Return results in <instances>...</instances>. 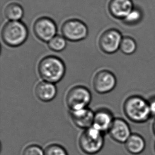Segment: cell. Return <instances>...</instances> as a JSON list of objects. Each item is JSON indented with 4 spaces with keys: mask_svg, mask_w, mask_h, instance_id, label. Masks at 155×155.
<instances>
[{
    "mask_svg": "<svg viewBox=\"0 0 155 155\" xmlns=\"http://www.w3.org/2000/svg\"><path fill=\"white\" fill-rule=\"evenodd\" d=\"M114 119L111 111L101 108L94 112L93 127L103 134L108 132Z\"/></svg>",
    "mask_w": 155,
    "mask_h": 155,
    "instance_id": "4fadbf2b",
    "label": "cell"
},
{
    "mask_svg": "<svg viewBox=\"0 0 155 155\" xmlns=\"http://www.w3.org/2000/svg\"><path fill=\"white\" fill-rule=\"evenodd\" d=\"M143 12L138 7L134 6L132 11L122 20L124 23L129 25H136L140 22L143 20Z\"/></svg>",
    "mask_w": 155,
    "mask_h": 155,
    "instance_id": "ac0fdd59",
    "label": "cell"
},
{
    "mask_svg": "<svg viewBox=\"0 0 155 155\" xmlns=\"http://www.w3.org/2000/svg\"><path fill=\"white\" fill-rule=\"evenodd\" d=\"M154 149H155V145H154Z\"/></svg>",
    "mask_w": 155,
    "mask_h": 155,
    "instance_id": "cb8c5ba5",
    "label": "cell"
},
{
    "mask_svg": "<svg viewBox=\"0 0 155 155\" xmlns=\"http://www.w3.org/2000/svg\"><path fill=\"white\" fill-rule=\"evenodd\" d=\"M109 135L115 142L124 143L132 134L129 124L121 118H115L109 129Z\"/></svg>",
    "mask_w": 155,
    "mask_h": 155,
    "instance_id": "30bf717a",
    "label": "cell"
},
{
    "mask_svg": "<svg viewBox=\"0 0 155 155\" xmlns=\"http://www.w3.org/2000/svg\"><path fill=\"white\" fill-rule=\"evenodd\" d=\"M124 144L126 151L130 155H139L145 151L146 142L141 135L132 133Z\"/></svg>",
    "mask_w": 155,
    "mask_h": 155,
    "instance_id": "9a60e30c",
    "label": "cell"
},
{
    "mask_svg": "<svg viewBox=\"0 0 155 155\" xmlns=\"http://www.w3.org/2000/svg\"><path fill=\"white\" fill-rule=\"evenodd\" d=\"M92 100L90 91L85 86L78 85L71 88L66 97V103L70 111L87 107Z\"/></svg>",
    "mask_w": 155,
    "mask_h": 155,
    "instance_id": "5b68a950",
    "label": "cell"
},
{
    "mask_svg": "<svg viewBox=\"0 0 155 155\" xmlns=\"http://www.w3.org/2000/svg\"><path fill=\"white\" fill-rule=\"evenodd\" d=\"M123 37L121 33L118 30H107L101 34L99 38V47L105 54H113L120 49Z\"/></svg>",
    "mask_w": 155,
    "mask_h": 155,
    "instance_id": "ba28073f",
    "label": "cell"
},
{
    "mask_svg": "<svg viewBox=\"0 0 155 155\" xmlns=\"http://www.w3.org/2000/svg\"><path fill=\"white\" fill-rule=\"evenodd\" d=\"M66 39L61 35L54 36L48 42V46L49 49L55 52L62 51L66 48Z\"/></svg>",
    "mask_w": 155,
    "mask_h": 155,
    "instance_id": "d6986e66",
    "label": "cell"
},
{
    "mask_svg": "<svg viewBox=\"0 0 155 155\" xmlns=\"http://www.w3.org/2000/svg\"><path fill=\"white\" fill-rule=\"evenodd\" d=\"M104 134L93 126L85 129L79 138L80 149L86 155H94L99 153L104 145Z\"/></svg>",
    "mask_w": 155,
    "mask_h": 155,
    "instance_id": "277c9868",
    "label": "cell"
},
{
    "mask_svg": "<svg viewBox=\"0 0 155 155\" xmlns=\"http://www.w3.org/2000/svg\"><path fill=\"white\" fill-rule=\"evenodd\" d=\"M126 117L136 124H143L151 117L148 101L139 95H132L126 99L124 104Z\"/></svg>",
    "mask_w": 155,
    "mask_h": 155,
    "instance_id": "7a4b0ae2",
    "label": "cell"
},
{
    "mask_svg": "<svg viewBox=\"0 0 155 155\" xmlns=\"http://www.w3.org/2000/svg\"><path fill=\"white\" fill-rule=\"evenodd\" d=\"M137 48V45L134 39L128 36L123 37L120 46V50L123 54L127 55L133 54Z\"/></svg>",
    "mask_w": 155,
    "mask_h": 155,
    "instance_id": "e0dca14e",
    "label": "cell"
},
{
    "mask_svg": "<svg viewBox=\"0 0 155 155\" xmlns=\"http://www.w3.org/2000/svg\"><path fill=\"white\" fill-rule=\"evenodd\" d=\"M117 81L116 77L113 73L108 70H101L95 75L93 86L97 93L106 94L114 89Z\"/></svg>",
    "mask_w": 155,
    "mask_h": 155,
    "instance_id": "9c48e42d",
    "label": "cell"
},
{
    "mask_svg": "<svg viewBox=\"0 0 155 155\" xmlns=\"http://www.w3.org/2000/svg\"><path fill=\"white\" fill-rule=\"evenodd\" d=\"M38 71L43 81L57 83L65 76L66 66L61 58L54 56H48L40 61Z\"/></svg>",
    "mask_w": 155,
    "mask_h": 155,
    "instance_id": "6da1fadb",
    "label": "cell"
},
{
    "mask_svg": "<svg viewBox=\"0 0 155 155\" xmlns=\"http://www.w3.org/2000/svg\"><path fill=\"white\" fill-rule=\"evenodd\" d=\"M35 93L39 100L44 102H48L56 97L57 90L54 83L43 81L36 85Z\"/></svg>",
    "mask_w": 155,
    "mask_h": 155,
    "instance_id": "5bb4252c",
    "label": "cell"
},
{
    "mask_svg": "<svg viewBox=\"0 0 155 155\" xmlns=\"http://www.w3.org/2000/svg\"><path fill=\"white\" fill-rule=\"evenodd\" d=\"M148 104L151 117H155V96L149 100Z\"/></svg>",
    "mask_w": 155,
    "mask_h": 155,
    "instance_id": "7402d4cb",
    "label": "cell"
},
{
    "mask_svg": "<svg viewBox=\"0 0 155 155\" xmlns=\"http://www.w3.org/2000/svg\"><path fill=\"white\" fill-rule=\"evenodd\" d=\"M69 114L74 124L78 128L85 130L92 127L94 112L87 107L75 111H69Z\"/></svg>",
    "mask_w": 155,
    "mask_h": 155,
    "instance_id": "7c38bea8",
    "label": "cell"
},
{
    "mask_svg": "<svg viewBox=\"0 0 155 155\" xmlns=\"http://www.w3.org/2000/svg\"><path fill=\"white\" fill-rule=\"evenodd\" d=\"M134 7L132 0H110L108 10L114 18L123 20Z\"/></svg>",
    "mask_w": 155,
    "mask_h": 155,
    "instance_id": "8fae6325",
    "label": "cell"
},
{
    "mask_svg": "<svg viewBox=\"0 0 155 155\" xmlns=\"http://www.w3.org/2000/svg\"><path fill=\"white\" fill-rule=\"evenodd\" d=\"M62 36L69 41L77 42L87 37L88 28L86 24L78 19H71L65 21L61 27Z\"/></svg>",
    "mask_w": 155,
    "mask_h": 155,
    "instance_id": "8992f818",
    "label": "cell"
},
{
    "mask_svg": "<svg viewBox=\"0 0 155 155\" xmlns=\"http://www.w3.org/2000/svg\"><path fill=\"white\" fill-rule=\"evenodd\" d=\"M44 155H68L66 150L58 144H51L44 150Z\"/></svg>",
    "mask_w": 155,
    "mask_h": 155,
    "instance_id": "ffe728a7",
    "label": "cell"
},
{
    "mask_svg": "<svg viewBox=\"0 0 155 155\" xmlns=\"http://www.w3.org/2000/svg\"><path fill=\"white\" fill-rule=\"evenodd\" d=\"M153 134L155 135V120L153 124Z\"/></svg>",
    "mask_w": 155,
    "mask_h": 155,
    "instance_id": "603a6c76",
    "label": "cell"
},
{
    "mask_svg": "<svg viewBox=\"0 0 155 155\" xmlns=\"http://www.w3.org/2000/svg\"><path fill=\"white\" fill-rule=\"evenodd\" d=\"M4 14L8 21H20L24 15V10L19 3L11 2L5 7Z\"/></svg>",
    "mask_w": 155,
    "mask_h": 155,
    "instance_id": "2e32d148",
    "label": "cell"
},
{
    "mask_svg": "<svg viewBox=\"0 0 155 155\" xmlns=\"http://www.w3.org/2000/svg\"><path fill=\"white\" fill-rule=\"evenodd\" d=\"M33 31L39 40L43 42H48L56 36L57 27L55 22L51 18L41 17L34 22Z\"/></svg>",
    "mask_w": 155,
    "mask_h": 155,
    "instance_id": "52a82bcc",
    "label": "cell"
},
{
    "mask_svg": "<svg viewBox=\"0 0 155 155\" xmlns=\"http://www.w3.org/2000/svg\"><path fill=\"white\" fill-rule=\"evenodd\" d=\"M28 29L21 21H8L1 31V38L5 44L10 47H18L23 44L28 37Z\"/></svg>",
    "mask_w": 155,
    "mask_h": 155,
    "instance_id": "3957f363",
    "label": "cell"
},
{
    "mask_svg": "<svg viewBox=\"0 0 155 155\" xmlns=\"http://www.w3.org/2000/svg\"><path fill=\"white\" fill-rule=\"evenodd\" d=\"M44 150L37 145L28 146L24 149L22 155H44Z\"/></svg>",
    "mask_w": 155,
    "mask_h": 155,
    "instance_id": "44dd1931",
    "label": "cell"
}]
</instances>
